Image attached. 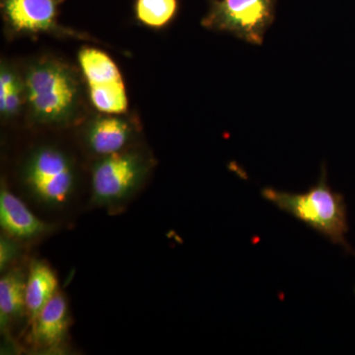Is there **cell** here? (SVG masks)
Listing matches in <instances>:
<instances>
[{"label": "cell", "mask_w": 355, "mask_h": 355, "mask_svg": "<svg viewBox=\"0 0 355 355\" xmlns=\"http://www.w3.org/2000/svg\"><path fill=\"white\" fill-rule=\"evenodd\" d=\"M22 73L25 116L33 125L69 128L87 118V92L79 67L55 55H44L28 60Z\"/></svg>", "instance_id": "6da1fadb"}, {"label": "cell", "mask_w": 355, "mask_h": 355, "mask_svg": "<svg viewBox=\"0 0 355 355\" xmlns=\"http://www.w3.org/2000/svg\"><path fill=\"white\" fill-rule=\"evenodd\" d=\"M261 196L277 209L286 211L317 231L345 252L355 256V250L347 240L349 218L345 197L335 191L328 183L326 164L322 165L321 175L314 186L304 193H289L273 188H265Z\"/></svg>", "instance_id": "7a4b0ae2"}, {"label": "cell", "mask_w": 355, "mask_h": 355, "mask_svg": "<svg viewBox=\"0 0 355 355\" xmlns=\"http://www.w3.org/2000/svg\"><path fill=\"white\" fill-rule=\"evenodd\" d=\"M19 182L29 197L46 209H62L71 202L79 184L73 156L53 144L34 146L19 167Z\"/></svg>", "instance_id": "3957f363"}, {"label": "cell", "mask_w": 355, "mask_h": 355, "mask_svg": "<svg viewBox=\"0 0 355 355\" xmlns=\"http://www.w3.org/2000/svg\"><path fill=\"white\" fill-rule=\"evenodd\" d=\"M153 167L151 154L135 146L96 159L91 169L93 202L109 207L128 202L146 183Z\"/></svg>", "instance_id": "277c9868"}, {"label": "cell", "mask_w": 355, "mask_h": 355, "mask_svg": "<svg viewBox=\"0 0 355 355\" xmlns=\"http://www.w3.org/2000/svg\"><path fill=\"white\" fill-rule=\"evenodd\" d=\"M67 0H0L3 32L8 41L40 36L95 42L88 33L60 22V7Z\"/></svg>", "instance_id": "5b68a950"}, {"label": "cell", "mask_w": 355, "mask_h": 355, "mask_svg": "<svg viewBox=\"0 0 355 355\" xmlns=\"http://www.w3.org/2000/svg\"><path fill=\"white\" fill-rule=\"evenodd\" d=\"M202 26L261 46L275 19L277 0H207Z\"/></svg>", "instance_id": "8992f818"}, {"label": "cell", "mask_w": 355, "mask_h": 355, "mask_svg": "<svg viewBox=\"0 0 355 355\" xmlns=\"http://www.w3.org/2000/svg\"><path fill=\"white\" fill-rule=\"evenodd\" d=\"M89 102L99 113H128L127 89L121 70L108 53L83 46L77 55Z\"/></svg>", "instance_id": "52a82bcc"}, {"label": "cell", "mask_w": 355, "mask_h": 355, "mask_svg": "<svg viewBox=\"0 0 355 355\" xmlns=\"http://www.w3.org/2000/svg\"><path fill=\"white\" fill-rule=\"evenodd\" d=\"M139 121L132 114L99 113L84 120V147L96 159L121 153L135 146L139 137Z\"/></svg>", "instance_id": "ba28073f"}, {"label": "cell", "mask_w": 355, "mask_h": 355, "mask_svg": "<svg viewBox=\"0 0 355 355\" xmlns=\"http://www.w3.org/2000/svg\"><path fill=\"white\" fill-rule=\"evenodd\" d=\"M0 224L7 236L17 240L36 239L51 230L50 224L35 216L3 184L0 191Z\"/></svg>", "instance_id": "9c48e42d"}, {"label": "cell", "mask_w": 355, "mask_h": 355, "mask_svg": "<svg viewBox=\"0 0 355 355\" xmlns=\"http://www.w3.org/2000/svg\"><path fill=\"white\" fill-rule=\"evenodd\" d=\"M35 342L40 347L55 349L64 345L69 327V304L60 291L49 301L33 324Z\"/></svg>", "instance_id": "30bf717a"}, {"label": "cell", "mask_w": 355, "mask_h": 355, "mask_svg": "<svg viewBox=\"0 0 355 355\" xmlns=\"http://www.w3.org/2000/svg\"><path fill=\"white\" fill-rule=\"evenodd\" d=\"M58 292V279L48 263L33 261L26 279V310L35 323L44 306Z\"/></svg>", "instance_id": "8fae6325"}, {"label": "cell", "mask_w": 355, "mask_h": 355, "mask_svg": "<svg viewBox=\"0 0 355 355\" xmlns=\"http://www.w3.org/2000/svg\"><path fill=\"white\" fill-rule=\"evenodd\" d=\"M26 113L22 69L2 58L0 64V116L4 123L16 121Z\"/></svg>", "instance_id": "7c38bea8"}, {"label": "cell", "mask_w": 355, "mask_h": 355, "mask_svg": "<svg viewBox=\"0 0 355 355\" xmlns=\"http://www.w3.org/2000/svg\"><path fill=\"white\" fill-rule=\"evenodd\" d=\"M26 279L21 270L6 272L0 279V327L6 331L24 316Z\"/></svg>", "instance_id": "4fadbf2b"}, {"label": "cell", "mask_w": 355, "mask_h": 355, "mask_svg": "<svg viewBox=\"0 0 355 355\" xmlns=\"http://www.w3.org/2000/svg\"><path fill=\"white\" fill-rule=\"evenodd\" d=\"M180 10V0H135L133 14L140 25L162 30L172 24Z\"/></svg>", "instance_id": "5bb4252c"}, {"label": "cell", "mask_w": 355, "mask_h": 355, "mask_svg": "<svg viewBox=\"0 0 355 355\" xmlns=\"http://www.w3.org/2000/svg\"><path fill=\"white\" fill-rule=\"evenodd\" d=\"M18 256V247L15 242L12 241V238L9 236L3 237L2 236L0 240V270L1 272L6 270L11 263Z\"/></svg>", "instance_id": "9a60e30c"}]
</instances>
